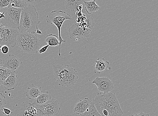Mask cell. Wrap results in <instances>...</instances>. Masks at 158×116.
Here are the masks:
<instances>
[{
    "label": "cell",
    "instance_id": "cell-1",
    "mask_svg": "<svg viewBox=\"0 0 158 116\" xmlns=\"http://www.w3.org/2000/svg\"><path fill=\"white\" fill-rule=\"evenodd\" d=\"M102 116H122L124 114L115 93H98L92 102Z\"/></svg>",
    "mask_w": 158,
    "mask_h": 116
},
{
    "label": "cell",
    "instance_id": "cell-2",
    "mask_svg": "<svg viewBox=\"0 0 158 116\" xmlns=\"http://www.w3.org/2000/svg\"><path fill=\"white\" fill-rule=\"evenodd\" d=\"M40 23L39 15L35 7L31 5L26 6L22 11L20 25V33H30L35 34Z\"/></svg>",
    "mask_w": 158,
    "mask_h": 116
},
{
    "label": "cell",
    "instance_id": "cell-3",
    "mask_svg": "<svg viewBox=\"0 0 158 116\" xmlns=\"http://www.w3.org/2000/svg\"><path fill=\"white\" fill-rule=\"evenodd\" d=\"M53 68L55 76L59 86L70 87L77 83L79 77L76 69L67 65H54Z\"/></svg>",
    "mask_w": 158,
    "mask_h": 116
},
{
    "label": "cell",
    "instance_id": "cell-4",
    "mask_svg": "<svg viewBox=\"0 0 158 116\" xmlns=\"http://www.w3.org/2000/svg\"><path fill=\"white\" fill-rule=\"evenodd\" d=\"M17 44L22 53L35 54L39 52L41 41L36 35L30 33H19Z\"/></svg>",
    "mask_w": 158,
    "mask_h": 116
},
{
    "label": "cell",
    "instance_id": "cell-5",
    "mask_svg": "<svg viewBox=\"0 0 158 116\" xmlns=\"http://www.w3.org/2000/svg\"><path fill=\"white\" fill-rule=\"evenodd\" d=\"M72 18L69 14L61 10H54L49 14L47 16L46 20L48 23L54 24L58 29L59 39L60 42L59 55L61 57L60 54L62 43H66L67 41L62 39L61 36V28L63 22L67 20H72Z\"/></svg>",
    "mask_w": 158,
    "mask_h": 116
},
{
    "label": "cell",
    "instance_id": "cell-6",
    "mask_svg": "<svg viewBox=\"0 0 158 116\" xmlns=\"http://www.w3.org/2000/svg\"><path fill=\"white\" fill-rule=\"evenodd\" d=\"M22 10L10 6L1 9L0 12L4 14L5 18H2L1 25L6 26L13 29H18Z\"/></svg>",
    "mask_w": 158,
    "mask_h": 116
},
{
    "label": "cell",
    "instance_id": "cell-7",
    "mask_svg": "<svg viewBox=\"0 0 158 116\" xmlns=\"http://www.w3.org/2000/svg\"><path fill=\"white\" fill-rule=\"evenodd\" d=\"M19 32L5 25L0 26V45L14 48L17 44V36Z\"/></svg>",
    "mask_w": 158,
    "mask_h": 116
},
{
    "label": "cell",
    "instance_id": "cell-8",
    "mask_svg": "<svg viewBox=\"0 0 158 116\" xmlns=\"http://www.w3.org/2000/svg\"><path fill=\"white\" fill-rule=\"evenodd\" d=\"M36 109L37 115L39 116H55L61 110L58 101L55 99H52Z\"/></svg>",
    "mask_w": 158,
    "mask_h": 116
},
{
    "label": "cell",
    "instance_id": "cell-9",
    "mask_svg": "<svg viewBox=\"0 0 158 116\" xmlns=\"http://www.w3.org/2000/svg\"><path fill=\"white\" fill-rule=\"evenodd\" d=\"M95 84L99 91L104 93L111 92L114 89V85L108 78L97 77L92 82Z\"/></svg>",
    "mask_w": 158,
    "mask_h": 116
},
{
    "label": "cell",
    "instance_id": "cell-10",
    "mask_svg": "<svg viewBox=\"0 0 158 116\" xmlns=\"http://www.w3.org/2000/svg\"><path fill=\"white\" fill-rule=\"evenodd\" d=\"M91 30L83 27L80 25H73L69 29L70 39L77 38L79 39L89 38Z\"/></svg>",
    "mask_w": 158,
    "mask_h": 116
},
{
    "label": "cell",
    "instance_id": "cell-11",
    "mask_svg": "<svg viewBox=\"0 0 158 116\" xmlns=\"http://www.w3.org/2000/svg\"><path fill=\"white\" fill-rule=\"evenodd\" d=\"M3 67L7 69L16 72L22 64L21 60L16 56L9 55L2 62Z\"/></svg>",
    "mask_w": 158,
    "mask_h": 116
},
{
    "label": "cell",
    "instance_id": "cell-12",
    "mask_svg": "<svg viewBox=\"0 0 158 116\" xmlns=\"http://www.w3.org/2000/svg\"><path fill=\"white\" fill-rule=\"evenodd\" d=\"M91 102L87 98H85L84 100H80L75 105L73 110L74 113L79 115L84 113L91 105Z\"/></svg>",
    "mask_w": 158,
    "mask_h": 116
},
{
    "label": "cell",
    "instance_id": "cell-13",
    "mask_svg": "<svg viewBox=\"0 0 158 116\" xmlns=\"http://www.w3.org/2000/svg\"><path fill=\"white\" fill-rule=\"evenodd\" d=\"M16 73L15 72L11 74L3 84L4 87L7 91L13 90L16 88L19 84L18 77Z\"/></svg>",
    "mask_w": 158,
    "mask_h": 116
},
{
    "label": "cell",
    "instance_id": "cell-14",
    "mask_svg": "<svg viewBox=\"0 0 158 116\" xmlns=\"http://www.w3.org/2000/svg\"><path fill=\"white\" fill-rule=\"evenodd\" d=\"M51 99V96L48 92L45 91L35 99L33 103H29V105L30 106L34 107L36 108Z\"/></svg>",
    "mask_w": 158,
    "mask_h": 116
},
{
    "label": "cell",
    "instance_id": "cell-15",
    "mask_svg": "<svg viewBox=\"0 0 158 116\" xmlns=\"http://www.w3.org/2000/svg\"><path fill=\"white\" fill-rule=\"evenodd\" d=\"M103 58H99L95 61L96 64L94 68V72L95 73L100 74L107 69L110 65V62L105 61Z\"/></svg>",
    "mask_w": 158,
    "mask_h": 116
},
{
    "label": "cell",
    "instance_id": "cell-16",
    "mask_svg": "<svg viewBox=\"0 0 158 116\" xmlns=\"http://www.w3.org/2000/svg\"><path fill=\"white\" fill-rule=\"evenodd\" d=\"M43 93L41 87H37L32 84L31 87L28 88L26 90V96L30 100L35 99Z\"/></svg>",
    "mask_w": 158,
    "mask_h": 116
},
{
    "label": "cell",
    "instance_id": "cell-17",
    "mask_svg": "<svg viewBox=\"0 0 158 116\" xmlns=\"http://www.w3.org/2000/svg\"><path fill=\"white\" fill-rule=\"evenodd\" d=\"M83 0H66L65 1L66 9L69 11H73L76 9L78 10L79 7L81 6H84Z\"/></svg>",
    "mask_w": 158,
    "mask_h": 116
},
{
    "label": "cell",
    "instance_id": "cell-18",
    "mask_svg": "<svg viewBox=\"0 0 158 116\" xmlns=\"http://www.w3.org/2000/svg\"><path fill=\"white\" fill-rule=\"evenodd\" d=\"M96 1H92L89 2L84 1L85 10L89 14L95 13L101 8L96 2Z\"/></svg>",
    "mask_w": 158,
    "mask_h": 116
},
{
    "label": "cell",
    "instance_id": "cell-19",
    "mask_svg": "<svg viewBox=\"0 0 158 116\" xmlns=\"http://www.w3.org/2000/svg\"><path fill=\"white\" fill-rule=\"evenodd\" d=\"M45 42L50 46H57L59 45V37L55 35L50 34L47 36L45 38Z\"/></svg>",
    "mask_w": 158,
    "mask_h": 116
},
{
    "label": "cell",
    "instance_id": "cell-20",
    "mask_svg": "<svg viewBox=\"0 0 158 116\" xmlns=\"http://www.w3.org/2000/svg\"><path fill=\"white\" fill-rule=\"evenodd\" d=\"M14 72L4 67H0V86Z\"/></svg>",
    "mask_w": 158,
    "mask_h": 116
},
{
    "label": "cell",
    "instance_id": "cell-21",
    "mask_svg": "<svg viewBox=\"0 0 158 116\" xmlns=\"http://www.w3.org/2000/svg\"><path fill=\"white\" fill-rule=\"evenodd\" d=\"M81 116H102L97 110L94 104L92 102L91 105L85 113Z\"/></svg>",
    "mask_w": 158,
    "mask_h": 116
},
{
    "label": "cell",
    "instance_id": "cell-22",
    "mask_svg": "<svg viewBox=\"0 0 158 116\" xmlns=\"http://www.w3.org/2000/svg\"><path fill=\"white\" fill-rule=\"evenodd\" d=\"M8 2L10 6L18 9H23L28 5L25 0H10Z\"/></svg>",
    "mask_w": 158,
    "mask_h": 116
},
{
    "label": "cell",
    "instance_id": "cell-23",
    "mask_svg": "<svg viewBox=\"0 0 158 116\" xmlns=\"http://www.w3.org/2000/svg\"><path fill=\"white\" fill-rule=\"evenodd\" d=\"M79 25H81L83 27L88 28L92 30L95 24L93 18L89 16H86L85 21L82 23H80Z\"/></svg>",
    "mask_w": 158,
    "mask_h": 116
},
{
    "label": "cell",
    "instance_id": "cell-24",
    "mask_svg": "<svg viewBox=\"0 0 158 116\" xmlns=\"http://www.w3.org/2000/svg\"><path fill=\"white\" fill-rule=\"evenodd\" d=\"M7 103L6 97L2 93H0V108H2Z\"/></svg>",
    "mask_w": 158,
    "mask_h": 116
},
{
    "label": "cell",
    "instance_id": "cell-25",
    "mask_svg": "<svg viewBox=\"0 0 158 116\" xmlns=\"http://www.w3.org/2000/svg\"><path fill=\"white\" fill-rule=\"evenodd\" d=\"M9 6L8 1L7 0H1L0 1V9H2Z\"/></svg>",
    "mask_w": 158,
    "mask_h": 116
},
{
    "label": "cell",
    "instance_id": "cell-26",
    "mask_svg": "<svg viewBox=\"0 0 158 116\" xmlns=\"http://www.w3.org/2000/svg\"><path fill=\"white\" fill-rule=\"evenodd\" d=\"M2 114L6 115L9 116L10 114H13V112L7 108L3 107L2 108Z\"/></svg>",
    "mask_w": 158,
    "mask_h": 116
},
{
    "label": "cell",
    "instance_id": "cell-27",
    "mask_svg": "<svg viewBox=\"0 0 158 116\" xmlns=\"http://www.w3.org/2000/svg\"><path fill=\"white\" fill-rule=\"evenodd\" d=\"M49 46H50L48 44L47 45L41 48L39 50L38 52H39V53L40 54H42L43 53H44L45 52H46L48 48L49 47Z\"/></svg>",
    "mask_w": 158,
    "mask_h": 116
},
{
    "label": "cell",
    "instance_id": "cell-28",
    "mask_svg": "<svg viewBox=\"0 0 158 116\" xmlns=\"http://www.w3.org/2000/svg\"><path fill=\"white\" fill-rule=\"evenodd\" d=\"M1 51L3 54H7L9 52V47L6 46H2L1 48Z\"/></svg>",
    "mask_w": 158,
    "mask_h": 116
},
{
    "label": "cell",
    "instance_id": "cell-29",
    "mask_svg": "<svg viewBox=\"0 0 158 116\" xmlns=\"http://www.w3.org/2000/svg\"><path fill=\"white\" fill-rule=\"evenodd\" d=\"M131 116H150L149 114L147 113H143V112H140L139 114H136L135 115L133 114L131 115Z\"/></svg>",
    "mask_w": 158,
    "mask_h": 116
},
{
    "label": "cell",
    "instance_id": "cell-30",
    "mask_svg": "<svg viewBox=\"0 0 158 116\" xmlns=\"http://www.w3.org/2000/svg\"><path fill=\"white\" fill-rule=\"evenodd\" d=\"M26 3H27L33 4L34 3L36 2V0H30V1H27V0H25Z\"/></svg>",
    "mask_w": 158,
    "mask_h": 116
},
{
    "label": "cell",
    "instance_id": "cell-31",
    "mask_svg": "<svg viewBox=\"0 0 158 116\" xmlns=\"http://www.w3.org/2000/svg\"><path fill=\"white\" fill-rule=\"evenodd\" d=\"M5 18L4 14L3 13L0 12V20H2V18Z\"/></svg>",
    "mask_w": 158,
    "mask_h": 116
},
{
    "label": "cell",
    "instance_id": "cell-32",
    "mask_svg": "<svg viewBox=\"0 0 158 116\" xmlns=\"http://www.w3.org/2000/svg\"><path fill=\"white\" fill-rule=\"evenodd\" d=\"M36 33V34L39 35H42L43 34L42 32H41L39 29L37 30Z\"/></svg>",
    "mask_w": 158,
    "mask_h": 116
},
{
    "label": "cell",
    "instance_id": "cell-33",
    "mask_svg": "<svg viewBox=\"0 0 158 116\" xmlns=\"http://www.w3.org/2000/svg\"><path fill=\"white\" fill-rule=\"evenodd\" d=\"M2 60L0 58V65H1L2 64Z\"/></svg>",
    "mask_w": 158,
    "mask_h": 116
},
{
    "label": "cell",
    "instance_id": "cell-34",
    "mask_svg": "<svg viewBox=\"0 0 158 116\" xmlns=\"http://www.w3.org/2000/svg\"><path fill=\"white\" fill-rule=\"evenodd\" d=\"M2 47V46L1 45H0V51H1Z\"/></svg>",
    "mask_w": 158,
    "mask_h": 116
},
{
    "label": "cell",
    "instance_id": "cell-35",
    "mask_svg": "<svg viewBox=\"0 0 158 116\" xmlns=\"http://www.w3.org/2000/svg\"><path fill=\"white\" fill-rule=\"evenodd\" d=\"M1 9H0V11H1Z\"/></svg>",
    "mask_w": 158,
    "mask_h": 116
},
{
    "label": "cell",
    "instance_id": "cell-36",
    "mask_svg": "<svg viewBox=\"0 0 158 116\" xmlns=\"http://www.w3.org/2000/svg\"><path fill=\"white\" fill-rule=\"evenodd\" d=\"M70 116H71V115H70Z\"/></svg>",
    "mask_w": 158,
    "mask_h": 116
},
{
    "label": "cell",
    "instance_id": "cell-37",
    "mask_svg": "<svg viewBox=\"0 0 158 116\" xmlns=\"http://www.w3.org/2000/svg\"><path fill=\"white\" fill-rule=\"evenodd\" d=\"M37 116H39L37 115Z\"/></svg>",
    "mask_w": 158,
    "mask_h": 116
}]
</instances>
